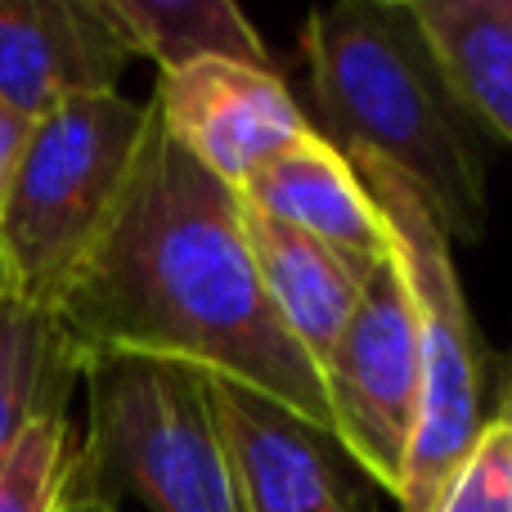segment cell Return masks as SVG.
Segmentation results:
<instances>
[{"instance_id": "9", "label": "cell", "mask_w": 512, "mask_h": 512, "mask_svg": "<svg viewBox=\"0 0 512 512\" xmlns=\"http://www.w3.org/2000/svg\"><path fill=\"white\" fill-rule=\"evenodd\" d=\"M131 59L99 0H0V104L23 122L63 95L117 90Z\"/></svg>"}, {"instance_id": "1", "label": "cell", "mask_w": 512, "mask_h": 512, "mask_svg": "<svg viewBox=\"0 0 512 512\" xmlns=\"http://www.w3.org/2000/svg\"><path fill=\"white\" fill-rule=\"evenodd\" d=\"M54 324L81 364H185L333 432L315 364L265 301L239 194L162 131L153 104L122 198L63 288Z\"/></svg>"}, {"instance_id": "18", "label": "cell", "mask_w": 512, "mask_h": 512, "mask_svg": "<svg viewBox=\"0 0 512 512\" xmlns=\"http://www.w3.org/2000/svg\"><path fill=\"white\" fill-rule=\"evenodd\" d=\"M63 512H117L113 504H104V499H95V495H81V490H72V499H68V508Z\"/></svg>"}, {"instance_id": "11", "label": "cell", "mask_w": 512, "mask_h": 512, "mask_svg": "<svg viewBox=\"0 0 512 512\" xmlns=\"http://www.w3.org/2000/svg\"><path fill=\"white\" fill-rule=\"evenodd\" d=\"M243 230H248L252 265L261 274L265 301L274 306L279 324L288 328V337L306 351V360L319 373L333 355L355 301H360L369 270H360L355 261L288 230V225L270 221V216L252 212L248 203H243Z\"/></svg>"}, {"instance_id": "7", "label": "cell", "mask_w": 512, "mask_h": 512, "mask_svg": "<svg viewBox=\"0 0 512 512\" xmlns=\"http://www.w3.org/2000/svg\"><path fill=\"white\" fill-rule=\"evenodd\" d=\"M207 391L243 512H378L333 432L239 382L207 378Z\"/></svg>"}, {"instance_id": "2", "label": "cell", "mask_w": 512, "mask_h": 512, "mask_svg": "<svg viewBox=\"0 0 512 512\" xmlns=\"http://www.w3.org/2000/svg\"><path fill=\"white\" fill-rule=\"evenodd\" d=\"M310 104L346 162L396 171L445 239L481 243L490 230L486 135L454 104L405 0H342L301 32Z\"/></svg>"}, {"instance_id": "16", "label": "cell", "mask_w": 512, "mask_h": 512, "mask_svg": "<svg viewBox=\"0 0 512 512\" xmlns=\"http://www.w3.org/2000/svg\"><path fill=\"white\" fill-rule=\"evenodd\" d=\"M432 512H512V418L508 396L481 427L468 459L445 481Z\"/></svg>"}, {"instance_id": "5", "label": "cell", "mask_w": 512, "mask_h": 512, "mask_svg": "<svg viewBox=\"0 0 512 512\" xmlns=\"http://www.w3.org/2000/svg\"><path fill=\"white\" fill-rule=\"evenodd\" d=\"M77 387L86 391L81 495L113 508L135 495L149 512H243L207 373L144 355H90Z\"/></svg>"}, {"instance_id": "13", "label": "cell", "mask_w": 512, "mask_h": 512, "mask_svg": "<svg viewBox=\"0 0 512 512\" xmlns=\"http://www.w3.org/2000/svg\"><path fill=\"white\" fill-rule=\"evenodd\" d=\"M131 54H144L167 72L194 63H243L274 68L261 32L230 0H99Z\"/></svg>"}, {"instance_id": "14", "label": "cell", "mask_w": 512, "mask_h": 512, "mask_svg": "<svg viewBox=\"0 0 512 512\" xmlns=\"http://www.w3.org/2000/svg\"><path fill=\"white\" fill-rule=\"evenodd\" d=\"M81 382V360L63 342L45 306L0 288V463L27 432V423L50 409H68Z\"/></svg>"}, {"instance_id": "15", "label": "cell", "mask_w": 512, "mask_h": 512, "mask_svg": "<svg viewBox=\"0 0 512 512\" xmlns=\"http://www.w3.org/2000/svg\"><path fill=\"white\" fill-rule=\"evenodd\" d=\"M77 441L68 409L32 418L0 463V512H63L77 490Z\"/></svg>"}, {"instance_id": "10", "label": "cell", "mask_w": 512, "mask_h": 512, "mask_svg": "<svg viewBox=\"0 0 512 512\" xmlns=\"http://www.w3.org/2000/svg\"><path fill=\"white\" fill-rule=\"evenodd\" d=\"M234 194L252 212L324 243L360 270H373L391 256V230L378 203L360 185L351 162L315 126L283 153H274L265 167H256Z\"/></svg>"}, {"instance_id": "12", "label": "cell", "mask_w": 512, "mask_h": 512, "mask_svg": "<svg viewBox=\"0 0 512 512\" xmlns=\"http://www.w3.org/2000/svg\"><path fill=\"white\" fill-rule=\"evenodd\" d=\"M454 104L495 149L512 140V0H405Z\"/></svg>"}, {"instance_id": "8", "label": "cell", "mask_w": 512, "mask_h": 512, "mask_svg": "<svg viewBox=\"0 0 512 512\" xmlns=\"http://www.w3.org/2000/svg\"><path fill=\"white\" fill-rule=\"evenodd\" d=\"M149 104L162 131L230 189L310 131L306 108L274 68L194 63L158 77Z\"/></svg>"}, {"instance_id": "6", "label": "cell", "mask_w": 512, "mask_h": 512, "mask_svg": "<svg viewBox=\"0 0 512 512\" xmlns=\"http://www.w3.org/2000/svg\"><path fill=\"white\" fill-rule=\"evenodd\" d=\"M328 427L355 472L391 499L418 432V328L396 252L373 265L333 355L319 369Z\"/></svg>"}, {"instance_id": "4", "label": "cell", "mask_w": 512, "mask_h": 512, "mask_svg": "<svg viewBox=\"0 0 512 512\" xmlns=\"http://www.w3.org/2000/svg\"><path fill=\"white\" fill-rule=\"evenodd\" d=\"M351 167L391 230V252H396L400 279L414 301L418 328V382H423L418 387V432L396 504L400 512H432L445 481L468 459L481 427L499 409H490V396L508 387L504 360L481 337L468 297H463L459 270H454L450 239L436 230L414 189L378 162L355 158Z\"/></svg>"}, {"instance_id": "3", "label": "cell", "mask_w": 512, "mask_h": 512, "mask_svg": "<svg viewBox=\"0 0 512 512\" xmlns=\"http://www.w3.org/2000/svg\"><path fill=\"white\" fill-rule=\"evenodd\" d=\"M144 126L149 104L122 90L63 95L27 122L0 189V270L18 297L54 315L122 198Z\"/></svg>"}, {"instance_id": "19", "label": "cell", "mask_w": 512, "mask_h": 512, "mask_svg": "<svg viewBox=\"0 0 512 512\" xmlns=\"http://www.w3.org/2000/svg\"><path fill=\"white\" fill-rule=\"evenodd\" d=\"M0 288H5V270H0Z\"/></svg>"}, {"instance_id": "17", "label": "cell", "mask_w": 512, "mask_h": 512, "mask_svg": "<svg viewBox=\"0 0 512 512\" xmlns=\"http://www.w3.org/2000/svg\"><path fill=\"white\" fill-rule=\"evenodd\" d=\"M23 135H27V122L14 108L0 104V189H5V176H9V167H14V153H18V144H23Z\"/></svg>"}]
</instances>
